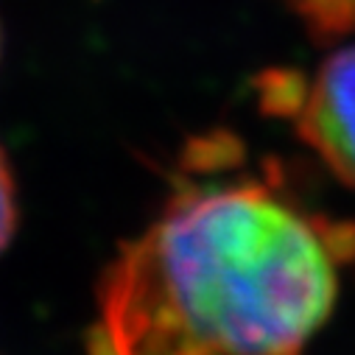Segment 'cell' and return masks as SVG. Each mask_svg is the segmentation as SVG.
I'll use <instances>...</instances> for the list:
<instances>
[{
  "instance_id": "4",
  "label": "cell",
  "mask_w": 355,
  "mask_h": 355,
  "mask_svg": "<svg viewBox=\"0 0 355 355\" xmlns=\"http://www.w3.org/2000/svg\"><path fill=\"white\" fill-rule=\"evenodd\" d=\"M17 227V202H15V182L9 173V162L0 151V252H3Z\"/></svg>"
},
{
  "instance_id": "2",
  "label": "cell",
  "mask_w": 355,
  "mask_h": 355,
  "mask_svg": "<svg viewBox=\"0 0 355 355\" xmlns=\"http://www.w3.org/2000/svg\"><path fill=\"white\" fill-rule=\"evenodd\" d=\"M300 137L349 188H355V45L336 51L302 90Z\"/></svg>"
},
{
  "instance_id": "1",
  "label": "cell",
  "mask_w": 355,
  "mask_h": 355,
  "mask_svg": "<svg viewBox=\"0 0 355 355\" xmlns=\"http://www.w3.org/2000/svg\"><path fill=\"white\" fill-rule=\"evenodd\" d=\"M336 269V230L269 185L185 191L110 266L90 355H302Z\"/></svg>"
},
{
  "instance_id": "3",
  "label": "cell",
  "mask_w": 355,
  "mask_h": 355,
  "mask_svg": "<svg viewBox=\"0 0 355 355\" xmlns=\"http://www.w3.org/2000/svg\"><path fill=\"white\" fill-rule=\"evenodd\" d=\"M313 37H344L355 31V0H283Z\"/></svg>"
}]
</instances>
